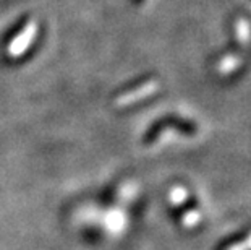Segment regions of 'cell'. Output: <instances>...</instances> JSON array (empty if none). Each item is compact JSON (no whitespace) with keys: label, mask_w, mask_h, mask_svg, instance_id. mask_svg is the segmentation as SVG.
I'll return each mask as SVG.
<instances>
[{"label":"cell","mask_w":251,"mask_h":250,"mask_svg":"<svg viewBox=\"0 0 251 250\" xmlns=\"http://www.w3.org/2000/svg\"><path fill=\"white\" fill-rule=\"evenodd\" d=\"M154 89V84L152 83H148V84H144V86L141 89H135V91H131V93H128L125 94L124 98L119 99V103L120 104H126V103H131V101H135L138 98H141L143 94L141 93H149V91H152Z\"/></svg>","instance_id":"cell-3"},{"label":"cell","mask_w":251,"mask_h":250,"mask_svg":"<svg viewBox=\"0 0 251 250\" xmlns=\"http://www.w3.org/2000/svg\"><path fill=\"white\" fill-rule=\"evenodd\" d=\"M144 0H135V3H143Z\"/></svg>","instance_id":"cell-4"},{"label":"cell","mask_w":251,"mask_h":250,"mask_svg":"<svg viewBox=\"0 0 251 250\" xmlns=\"http://www.w3.org/2000/svg\"><path fill=\"white\" fill-rule=\"evenodd\" d=\"M36 33H37L36 23H33V21H26L20 33L13 38L12 44L8 46V54L12 57H18L20 54H23V52L29 47L31 41L36 38Z\"/></svg>","instance_id":"cell-1"},{"label":"cell","mask_w":251,"mask_h":250,"mask_svg":"<svg viewBox=\"0 0 251 250\" xmlns=\"http://www.w3.org/2000/svg\"><path fill=\"white\" fill-rule=\"evenodd\" d=\"M237 36H238V42H243V44H248L251 39V28L245 18H240L237 21Z\"/></svg>","instance_id":"cell-2"}]
</instances>
